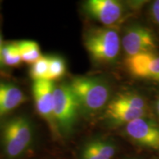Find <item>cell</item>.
Segmentation results:
<instances>
[{"label": "cell", "instance_id": "obj_1", "mask_svg": "<svg viewBox=\"0 0 159 159\" xmlns=\"http://www.w3.org/2000/svg\"><path fill=\"white\" fill-rule=\"evenodd\" d=\"M78 102L80 109L88 114L98 112L104 108L110 98L108 85L96 77H78L69 83Z\"/></svg>", "mask_w": 159, "mask_h": 159}, {"label": "cell", "instance_id": "obj_2", "mask_svg": "<svg viewBox=\"0 0 159 159\" xmlns=\"http://www.w3.org/2000/svg\"><path fill=\"white\" fill-rule=\"evenodd\" d=\"M83 41L91 58L99 63H112L120 51L118 32L110 27L90 28L85 33Z\"/></svg>", "mask_w": 159, "mask_h": 159}, {"label": "cell", "instance_id": "obj_3", "mask_svg": "<svg viewBox=\"0 0 159 159\" xmlns=\"http://www.w3.org/2000/svg\"><path fill=\"white\" fill-rule=\"evenodd\" d=\"M33 128L30 120L25 116L8 119L1 127L0 139L4 150L10 158L21 156L33 140Z\"/></svg>", "mask_w": 159, "mask_h": 159}, {"label": "cell", "instance_id": "obj_4", "mask_svg": "<svg viewBox=\"0 0 159 159\" xmlns=\"http://www.w3.org/2000/svg\"><path fill=\"white\" fill-rule=\"evenodd\" d=\"M79 109L78 102L69 84H61L55 87L53 115L58 132H71L76 122Z\"/></svg>", "mask_w": 159, "mask_h": 159}, {"label": "cell", "instance_id": "obj_5", "mask_svg": "<svg viewBox=\"0 0 159 159\" xmlns=\"http://www.w3.org/2000/svg\"><path fill=\"white\" fill-rule=\"evenodd\" d=\"M122 45L127 57L156 52L158 43L150 29L142 25L130 26L125 32Z\"/></svg>", "mask_w": 159, "mask_h": 159}, {"label": "cell", "instance_id": "obj_6", "mask_svg": "<svg viewBox=\"0 0 159 159\" xmlns=\"http://www.w3.org/2000/svg\"><path fill=\"white\" fill-rule=\"evenodd\" d=\"M54 82L41 80L33 81L32 91L34 97L35 108L39 114L47 122L53 133L58 134L53 115V94Z\"/></svg>", "mask_w": 159, "mask_h": 159}, {"label": "cell", "instance_id": "obj_7", "mask_svg": "<svg viewBox=\"0 0 159 159\" xmlns=\"http://www.w3.org/2000/svg\"><path fill=\"white\" fill-rule=\"evenodd\" d=\"M125 134L140 146L159 150V126L150 119L142 117L127 124Z\"/></svg>", "mask_w": 159, "mask_h": 159}, {"label": "cell", "instance_id": "obj_8", "mask_svg": "<svg viewBox=\"0 0 159 159\" xmlns=\"http://www.w3.org/2000/svg\"><path fill=\"white\" fill-rule=\"evenodd\" d=\"M84 10L89 16L105 26L116 24L124 11L122 3L116 0H89L84 4Z\"/></svg>", "mask_w": 159, "mask_h": 159}, {"label": "cell", "instance_id": "obj_9", "mask_svg": "<svg viewBox=\"0 0 159 159\" xmlns=\"http://www.w3.org/2000/svg\"><path fill=\"white\" fill-rule=\"evenodd\" d=\"M125 66L134 77L159 82V55L156 52L127 57Z\"/></svg>", "mask_w": 159, "mask_h": 159}, {"label": "cell", "instance_id": "obj_10", "mask_svg": "<svg viewBox=\"0 0 159 159\" xmlns=\"http://www.w3.org/2000/svg\"><path fill=\"white\" fill-rule=\"evenodd\" d=\"M25 101L23 91L10 83H0V117L9 114Z\"/></svg>", "mask_w": 159, "mask_h": 159}, {"label": "cell", "instance_id": "obj_11", "mask_svg": "<svg viewBox=\"0 0 159 159\" xmlns=\"http://www.w3.org/2000/svg\"><path fill=\"white\" fill-rule=\"evenodd\" d=\"M145 112L146 111L135 110L110 102L107 106L105 115L114 124L126 125L137 119L144 117Z\"/></svg>", "mask_w": 159, "mask_h": 159}, {"label": "cell", "instance_id": "obj_12", "mask_svg": "<svg viewBox=\"0 0 159 159\" xmlns=\"http://www.w3.org/2000/svg\"><path fill=\"white\" fill-rule=\"evenodd\" d=\"M16 43L22 62L32 65L42 56L39 46L35 41H20Z\"/></svg>", "mask_w": 159, "mask_h": 159}, {"label": "cell", "instance_id": "obj_13", "mask_svg": "<svg viewBox=\"0 0 159 159\" xmlns=\"http://www.w3.org/2000/svg\"><path fill=\"white\" fill-rule=\"evenodd\" d=\"M111 102L135 110L146 111V102L144 99L140 95L134 93H122L115 97Z\"/></svg>", "mask_w": 159, "mask_h": 159}, {"label": "cell", "instance_id": "obj_14", "mask_svg": "<svg viewBox=\"0 0 159 159\" xmlns=\"http://www.w3.org/2000/svg\"><path fill=\"white\" fill-rule=\"evenodd\" d=\"M65 61L58 55H52L49 56V70L47 74V80L54 82L62 78L66 73Z\"/></svg>", "mask_w": 159, "mask_h": 159}, {"label": "cell", "instance_id": "obj_15", "mask_svg": "<svg viewBox=\"0 0 159 159\" xmlns=\"http://www.w3.org/2000/svg\"><path fill=\"white\" fill-rule=\"evenodd\" d=\"M89 143L101 159H112L116 153V146L109 140L97 139H93Z\"/></svg>", "mask_w": 159, "mask_h": 159}, {"label": "cell", "instance_id": "obj_16", "mask_svg": "<svg viewBox=\"0 0 159 159\" xmlns=\"http://www.w3.org/2000/svg\"><path fill=\"white\" fill-rule=\"evenodd\" d=\"M2 58L3 63L9 66L16 67L21 64L22 61L16 42L8 43L3 45L2 50Z\"/></svg>", "mask_w": 159, "mask_h": 159}, {"label": "cell", "instance_id": "obj_17", "mask_svg": "<svg viewBox=\"0 0 159 159\" xmlns=\"http://www.w3.org/2000/svg\"><path fill=\"white\" fill-rule=\"evenodd\" d=\"M49 70V56H41L31 65L30 75L33 81L46 80Z\"/></svg>", "mask_w": 159, "mask_h": 159}, {"label": "cell", "instance_id": "obj_18", "mask_svg": "<svg viewBox=\"0 0 159 159\" xmlns=\"http://www.w3.org/2000/svg\"><path fill=\"white\" fill-rule=\"evenodd\" d=\"M80 159H101V158L97 155L90 144L87 142L81 151Z\"/></svg>", "mask_w": 159, "mask_h": 159}, {"label": "cell", "instance_id": "obj_19", "mask_svg": "<svg viewBox=\"0 0 159 159\" xmlns=\"http://www.w3.org/2000/svg\"><path fill=\"white\" fill-rule=\"evenodd\" d=\"M150 13L155 22L159 25V0L152 2L150 7Z\"/></svg>", "mask_w": 159, "mask_h": 159}, {"label": "cell", "instance_id": "obj_20", "mask_svg": "<svg viewBox=\"0 0 159 159\" xmlns=\"http://www.w3.org/2000/svg\"><path fill=\"white\" fill-rule=\"evenodd\" d=\"M3 43H2V36L0 35V65L2 63H3L2 62V47H3Z\"/></svg>", "mask_w": 159, "mask_h": 159}, {"label": "cell", "instance_id": "obj_21", "mask_svg": "<svg viewBox=\"0 0 159 159\" xmlns=\"http://www.w3.org/2000/svg\"><path fill=\"white\" fill-rule=\"evenodd\" d=\"M156 109H157V111H158V115H159V100L158 101V102H157Z\"/></svg>", "mask_w": 159, "mask_h": 159}]
</instances>
